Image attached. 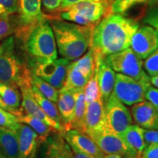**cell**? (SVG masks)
<instances>
[{
	"instance_id": "c3c4849f",
	"label": "cell",
	"mask_w": 158,
	"mask_h": 158,
	"mask_svg": "<svg viewBox=\"0 0 158 158\" xmlns=\"http://www.w3.org/2000/svg\"><path fill=\"white\" fill-rule=\"evenodd\" d=\"M124 158H135V157H124Z\"/></svg>"
},
{
	"instance_id": "ab89813d",
	"label": "cell",
	"mask_w": 158,
	"mask_h": 158,
	"mask_svg": "<svg viewBox=\"0 0 158 158\" xmlns=\"http://www.w3.org/2000/svg\"><path fill=\"white\" fill-rule=\"evenodd\" d=\"M45 8L48 11H55L61 7L62 0H41Z\"/></svg>"
},
{
	"instance_id": "52a82bcc",
	"label": "cell",
	"mask_w": 158,
	"mask_h": 158,
	"mask_svg": "<svg viewBox=\"0 0 158 158\" xmlns=\"http://www.w3.org/2000/svg\"><path fill=\"white\" fill-rule=\"evenodd\" d=\"M70 63V60L62 57L48 62H39L30 59L29 68L31 74L39 77L58 90H60L66 80L68 68Z\"/></svg>"
},
{
	"instance_id": "44dd1931",
	"label": "cell",
	"mask_w": 158,
	"mask_h": 158,
	"mask_svg": "<svg viewBox=\"0 0 158 158\" xmlns=\"http://www.w3.org/2000/svg\"><path fill=\"white\" fill-rule=\"evenodd\" d=\"M143 128L136 124H132L121 136L135 158H141L144 149L147 147L143 138Z\"/></svg>"
},
{
	"instance_id": "74e56055",
	"label": "cell",
	"mask_w": 158,
	"mask_h": 158,
	"mask_svg": "<svg viewBox=\"0 0 158 158\" xmlns=\"http://www.w3.org/2000/svg\"><path fill=\"white\" fill-rule=\"evenodd\" d=\"M143 138L146 144L158 143V130L155 129H143Z\"/></svg>"
},
{
	"instance_id": "7bdbcfd3",
	"label": "cell",
	"mask_w": 158,
	"mask_h": 158,
	"mask_svg": "<svg viewBox=\"0 0 158 158\" xmlns=\"http://www.w3.org/2000/svg\"><path fill=\"white\" fill-rule=\"evenodd\" d=\"M0 108H3V109L7 110V111H9L10 113L14 114V115H15L16 116H20V114L18 113L17 111H15V110H13V108H10L9 106H7V105L6 104L5 102H4V100H2V98H1V96H0Z\"/></svg>"
},
{
	"instance_id": "603a6c76",
	"label": "cell",
	"mask_w": 158,
	"mask_h": 158,
	"mask_svg": "<svg viewBox=\"0 0 158 158\" xmlns=\"http://www.w3.org/2000/svg\"><path fill=\"white\" fill-rule=\"evenodd\" d=\"M17 118L19 122L27 124L36 132L39 136L40 143H43L51 134L59 132L40 118L29 114H23L21 116H17Z\"/></svg>"
},
{
	"instance_id": "ba28073f",
	"label": "cell",
	"mask_w": 158,
	"mask_h": 158,
	"mask_svg": "<svg viewBox=\"0 0 158 158\" xmlns=\"http://www.w3.org/2000/svg\"><path fill=\"white\" fill-rule=\"evenodd\" d=\"M133 124L130 110L112 92L104 105V125L121 137Z\"/></svg>"
},
{
	"instance_id": "ffe728a7",
	"label": "cell",
	"mask_w": 158,
	"mask_h": 158,
	"mask_svg": "<svg viewBox=\"0 0 158 158\" xmlns=\"http://www.w3.org/2000/svg\"><path fill=\"white\" fill-rule=\"evenodd\" d=\"M56 105L62 118L64 132L68 131L70 129V124L72 123L74 118L76 106L75 93L70 91L59 90Z\"/></svg>"
},
{
	"instance_id": "d4e9b609",
	"label": "cell",
	"mask_w": 158,
	"mask_h": 158,
	"mask_svg": "<svg viewBox=\"0 0 158 158\" xmlns=\"http://www.w3.org/2000/svg\"><path fill=\"white\" fill-rule=\"evenodd\" d=\"M0 96L10 108L22 115L23 113L21 108V94L19 88L16 86L6 84L0 81Z\"/></svg>"
},
{
	"instance_id": "83f0119b",
	"label": "cell",
	"mask_w": 158,
	"mask_h": 158,
	"mask_svg": "<svg viewBox=\"0 0 158 158\" xmlns=\"http://www.w3.org/2000/svg\"><path fill=\"white\" fill-rule=\"evenodd\" d=\"M158 4V0H113L110 4V13L124 15L130 8L138 5H148L149 6Z\"/></svg>"
},
{
	"instance_id": "4316f807",
	"label": "cell",
	"mask_w": 158,
	"mask_h": 158,
	"mask_svg": "<svg viewBox=\"0 0 158 158\" xmlns=\"http://www.w3.org/2000/svg\"><path fill=\"white\" fill-rule=\"evenodd\" d=\"M76 106H75L74 118L70 124V129H76L84 133V119L86 114V103L85 101L84 91L75 93Z\"/></svg>"
},
{
	"instance_id": "9c48e42d",
	"label": "cell",
	"mask_w": 158,
	"mask_h": 158,
	"mask_svg": "<svg viewBox=\"0 0 158 158\" xmlns=\"http://www.w3.org/2000/svg\"><path fill=\"white\" fill-rule=\"evenodd\" d=\"M150 81H139L131 77L116 73L113 93L124 105L132 106L145 100V92Z\"/></svg>"
},
{
	"instance_id": "9a60e30c",
	"label": "cell",
	"mask_w": 158,
	"mask_h": 158,
	"mask_svg": "<svg viewBox=\"0 0 158 158\" xmlns=\"http://www.w3.org/2000/svg\"><path fill=\"white\" fill-rule=\"evenodd\" d=\"M62 133L70 147L76 148L79 151L96 158H104L106 155L95 142L84 132L76 129H71Z\"/></svg>"
},
{
	"instance_id": "1f68e13d",
	"label": "cell",
	"mask_w": 158,
	"mask_h": 158,
	"mask_svg": "<svg viewBox=\"0 0 158 158\" xmlns=\"http://www.w3.org/2000/svg\"><path fill=\"white\" fill-rule=\"evenodd\" d=\"M15 31L13 24L8 15H0V43L12 36Z\"/></svg>"
},
{
	"instance_id": "8fae6325",
	"label": "cell",
	"mask_w": 158,
	"mask_h": 158,
	"mask_svg": "<svg viewBox=\"0 0 158 158\" xmlns=\"http://www.w3.org/2000/svg\"><path fill=\"white\" fill-rule=\"evenodd\" d=\"M19 24L21 34L28 37L37 25L45 21L41 10V0H19Z\"/></svg>"
},
{
	"instance_id": "681fc988",
	"label": "cell",
	"mask_w": 158,
	"mask_h": 158,
	"mask_svg": "<svg viewBox=\"0 0 158 158\" xmlns=\"http://www.w3.org/2000/svg\"><path fill=\"white\" fill-rule=\"evenodd\" d=\"M157 130H158V129H157Z\"/></svg>"
},
{
	"instance_id": "bcb514c9",
	"label": "cell",
	"mask_w": 158,
	"mask_h": 158,
	"mask_svg": "<svg viewBox=\"0 0 158 158\" xmlns=\"http://www.w3.org/2000/svg\"><path fill=\"white\" fill-rule=\"evenodd\" d=\"M36 151H37V149L35 150V151L31 153V155H29L27 158H36Z\"/></svg>"
},
{
	"instance_id": "d6a6232c",
	"label": "cell",
	"mask_w": 158,
	"mask_h": 158,
	"mask_svg": "<svg viewBox=\"0 0 158 158\" xmlns=\"http://www.w3.org/2000/svg\"><path fill=\"white\" fill-rule=\"evenodd\" d=\"M84 93L86 103H88V102L93 100L94 99H95L100 94L94 73L93 76H92V78L89 80L86 86H85Z\"/></svg>"
},
{
	"instance_id": "f6af8a7d",
	"label": "cell",
	"mask_w": 158,
	"mask_h": 158,
	"mask_svg": "<svg viewBox=\"0 0 158 158\" xmlns=\"http://www.w3.org/2000/svg\"><path fill=\"white\" fill-rule=\"evenodd\" d=\"M104 158H124V157L120 155L113 154V155H106Z\"/></svg>"
},
{
	"instance_id": "5bb4252c",
	"label": "cell",
	"mask_w": 158,
	"mask_h": 158,
	"mask_svg": "<svg viewBox=\"0 0 158 158\" xmlns=\"http://www.w3.org/2000/svg\"><path fill=\"white\" fill-rule=\"evenodd\" d=\"M94 75L96 76L99 90L105 105L113 92L115 84L116 73L106 62L104 56L100 54H94Z\"/></svg>"
},
{
	"instance_id": "f546056e",
	"label": "cell",
	"mask_w": 158,
	"mask_h": 158,
	"mask_svg": "<svg viewBox=\"0 0 158 158\" xmlns=\"http://www.w3.org/2000/svg\"><path fill=\"white\" fill-rule=\"evenodd\" d=\"M31 84L36 86L43 96L54 103H56L59 98V90L54 87L48 82L32 74H31Z\"/></svg>"
},
{
	"instance_id": "6da1fadb",
	"label": "cell",
	"mask_w": 158,
	"mask_h": 158,
	"mask_svg": "<svg viewBox=\"0 0 158 158\" xmlns=\"http://www.w3.org/2000/svg\"><path fill=\"white\" fill-rule=\"evenodd\" d=\"M139 27L135 20L110 13L94 26L90 47L94 54L104 57L119 52L130 48L132 37Z\"/></svg>"
},
{
	"instance_id": "d6986e66",
	"label": "cell",
	"mask_w": 158,
	"mask_h": 158,
	"mask_svg": "<svg viewBox=\"0 0 158 158\" xmlns=\"http://www.w3.org/2000/svg\"><path fill=\"white\" fill-rule=\"evenodd\" d=\"M17 133L19 138V158H27L37 149L40 143L39 136L32 128L21 122Z\"/></svg>"
},
{
	"instance_id": "f1b7e54d",
	"label": "cell",
	"mask_w": 158,
	"mask_h": 158,
	"mask_svg": "<svg viewBox=\"0 0 158 158\" xmlns=\"http://www.w3.org/2000/svg\"><path fill=\"white\" fill-rule=\"evenodd\" d=\"M73 62L78 70L86 78H87L89 80L92 78L94 73L95 59H94V51L91 47L84 56L73 61Z\"/></svg>"
},
{
	"instance_id": "60d3db41",
	"label": "cell",
	"mask_w": 158,
	"mask_h": 158,
	"mask_svg": "<svg viewBox=\"0 0 158 158\" xmlns=\"http://www.w3.org/2000/svg\"><path fill=\"white\" fill-rule=\"evenodd\" d=\"M101 1V0H62V4H61V8L62 10H65L70 8L73 5H76L77 3L81 2H98Z\"/></svg>"
},
{
	"instance_id": "cb8c5ba5",
	"label": "cell",
	"mask_w": 158,
	"mask_h": 158,
	"mask_svg": "<svg viewBox=\"0 0 158 158\" xmlns=\"http://www.w3.org/2000/svg\"><path fill=\"white\" fill-rule=\"evenodd\" d=\"M88 81L89 79L78 70L74 62H70L68 65L64 84L60 90L70 91L74 93L84 91Z\"/></svg>"
},
{
	"instance_id": "4dcf8cb0",
	"label": "cell",
	"mask_w": 158,
	"mask_h": 158,
	"mask_svg": "<svg viewBox=\"0 0 158 158\" xmlns=\"http://www.w3.org/2000/svg\"><path fill=\"white\" fill-rule=\"evenodd\" d=\"M19 125L20 122L18 121L16 116L0 108V126L17 130Z\"/></svg>"
},
{
	"instance_id": "8d00e7d4",
	"label": "cell",
	"mask_w": 158,
	"mask_h": 158,
	"mask_svg": "<svg viewBox=\"0 0 158 158\" xmlns=\"http://www.w3.org/2000/svg\"><path fill=\"white\" fill-rule=\"evenodd\" d=\"M145 100L152 104L158 110V89L150 85L147 88L144 95Z\"/></svg>"
},
{
	"instance_id": "b9f144b4",
	"label": "cell",
	"mask_w": 158,
	"mask_h": 158,
	"mask_svg": "<svg viewBox=\"0 0 158 158\" xmlns=\"http://www.w3.org/2000/svg\"><path fill=\"white\" fill-rule=\"evenodd\" d=\"M73 151V154L74 158H96L93 157V156L88 155V154L83 152L79 151L78 149H76L74 147H70Z\"/></svg>"
},
{
	"instance_id": "f35d334b",
	"label": "cell",
	"mask_w": 158,
	"mask_h": 158,
	"mask_svg": "<svg viewBox=\"0 0 158 158\" xmlns=\"http://www.w3.org/2000/svg\"><path fill=\"white\" fill-rule=\"evenodd\" d=\"M141 158H158V143L147 145L144 149Z\"/></svg>"
},
{
	"instance_id": "5b68a950",
	"label": "cell",
	"mask_w": 158,
	"mask_h": 158,
	"mask_svg": "<svg viewBox=\"0 0 158 158\" xmlns=\"http://www.w3.org/2000/svg\"><path fill=\"white\" fill-rule=\"evenodd\" d=\"M110 0L81 2L63 10L61 19L82 26H95L106 15L110 6Z\"/></svg>"
},
{
	"instance_id": "4fadbf2b",
	"label": "cell",
	"mask_w": 158,
	"mask_h": 158,
	"mask_svg": "<svg viewBox=\"0 0 158 158\" xmlns=\"http://www.w3.org/2000/svg\"><path fill=\"white\" fill-rule=\"evenodd\" d=\"M19 87L21 94V108L23 113L40 118L57 131L63 133L64 128L62 126L49 118L37 102L33 94L31 79L23 81Z\"/></svg>"
},
{
	"instance_id": "7dc6e473",
	"label": "cell",
	"mask_w": 158,
	"mask_h": 158,
	"mask_svg": "<svg viewBox=\"0 0 158 158\" xmlns=\"http://www.w3.org/2000/svg\"><path fill=\"white\" fill-rule=\"evenodd\" d=\"M0 158H5V157H3V155H2V154H1V153H0Z\"/></svg>"
},
{
	"instance_id": "836d02e7",
	"label": "cell",
	"mask_w": 158,
	"mask_h": 158,
	"mask_svg": "<svg viewBox=\"0 0 158 158\" xmlns=\"http://www.w3.org/2000/svg\"><path fill=\"white\" fill-rule=\"evenodd\" d=\"M142 65L147 75L150 77L158 74V48L144 59Z\"/></svg>"
},
{
	"instance_id": "30bf717a",
	"label": "cell",
	"mask_w": 158,
	"mask_h": 158,
	"mask_svg": "<svg viewBox=\"0 0 158 158\" xmlns=\"http://www.w3.org/2000/svg\"><path fill=\"white\" fill-rule=\"evenodd\" d=\"M86 134L92 138L105 155H120L123 157L134 156L123 139L117 134L110 131L106 126L94 129Z\"/></svg>"
},
{
	"instance_id": "7c38bea8",
	"label": "cell",
	"mask_w": 158,
	"mask_h": 158,
	"mask_svg": "<svg viewBox=\"0 0 158 158\" xmlns=\"http://www.w3.org/2000/svg\"><path fill=\"white\" fill-rule=\"evenodd\" d=\"M130 46L141 60L145 59L158 48V31L149 25L139 27L132 37Z\"/></svg>"
},
{
	"instance_id": "7402d4cb",
	"label": "cell",
	"mask_w": 158,
	"mask_h": 158,
	"mask_svg": "<svg viewBox=\"0 0 158 158\" xmlns=\"http://www.w3.org/2000/svg\"><path fill=\"white\" fill-rule=\"evenodd\" d=\"M0 153L5 158H19L17 130L0 126Z\"/></svg>"
},
{
	"instance_id": "7a4b0ae2",
	"label": "cell",
	"mask_w": 158,
	"mask_h": 158,
	"mask_svg": "<svg viewBox=\"0 0 158 158\" xmlns=\"http://www.w3.org/2000/svg\"><path fill=\"white\" fill-rule=\"evenodd\" d=\"M49 22L54 31L57 51L62 58L75 61L88 51L93 26L79 25L62 19Z\"/></svg>"
},
{
	"instance_id": "e575fe53",
	"label": "cell",
	"mask_w": 158,
	"mask_h": 158,
	"mask_svg": "<svg viewBox=\"0 0 158 158\" xmlns=\"http://www.w3.org/2000/svg\"><path fill=\"white\" fill-rule=\"evenodd\" d=\"M143 22L154 27L158 31V4L150 6L143 17Z\"/></svg>"
},
{
	"instance_id": "2e32d148",
	"label": "cell",
	"mask_w": 158,
	"mask_h": 158,
	"mask_svg": "<svg viewBox=\"0 0 158 158\" xmlns=\"http://www.w3.org/2000/svg\"><path fill=\"white\" fill-rule=\"evenodd\" d=\"M133 122L143 129H158V110L147 100L132 106Z\"/></svg>"
},
{
	"instance_id": "484cf974",
	"label": "cell",
	"mask_w": 158,
	"mask_h": 158,
	"mask_svg": "<svg viewBox=\"0 0 158 158\" xmlns=\"http://www.w3.org/2000/svg\"><path fill=\"white\" fill-rule=\"evenodd\" d=\"M31 86H32V92L35 100L39 104V106H40V108H42V110L44 111V113L49 118L57 122L58 124H61L63 127L62 118H61L60 114L59 112L56 103H54L43 96L34 85L31 84Z\"/></svg>"
},
{
	"instance_id": "d590c367",
	"label": "cell",
	"mask_w": 158,
	"mask_h": 158,
	"mask_svg": "<svg viewBox=\"0 0 158 158\" xmlns=\"http://www.w3.org/2000/svg\"><path fill=\"white\" fill-rule=\"evenodd\" d=\"M19 0H0V15H11L18 10Z\"/></svg>"
},
{
	"instance_id": "ac0fdd59",
	"label": "cell",
	"mask_w": 158,
	"mask_h": 158,
	"mask_svg": "<svg viewBox=\"0 0 158 158\" xmlns=\"http://www.w3.org/2000/svg\"><path fill=\"white\" fill-rule=\"evenodd\" d=\"M104 124V102L101 94L86 103L84 119V133L92 131Z\"/></svg>"
},
{
	"instance_id": "3957f363",
	"label": "cell",
	"mask_w": 158,
	"mask_h": 158,
	"mask_svg": "<svg viewBox=\"0 0 158 158\" xmlns=\"http://www.w3.org/2000/svg\"><path fill=\"white\" fill-rule=\"evenodd\" d=\"M30 79V69L18 56L14 37L4 40L0 43V81L19 87L23 81Z\"/></svg>"
},
{
	"instance_id": "8992f818",
	"label": "cell",
	"mask_w": 158,
	"mask_h": 158,
	"mask_svg": "<svg viewBox=\"0 0 158 158\" xmlns=\"http://www.w3.org/2000/svg\"><path fill=\"white\" fill-rule=\"evenodd\" d=\"M108 65L117 73L131 77L139 81H150V77L143 69V62L131 48L105 57Z\"/></svg>"
},
{
	"instance_id": "ee69618b",
	"label": "cell",
	"mask_w": 158,
	"mask_h": 158,
	"mask_svg": "<svg viewBox=\"0 0 158 158\" xmlns=\"http://www.w3.org/2000/svg\"><path fill=\"white\" fill-rule=\"evenodd\" d=\"M150 83H151V85L158 89V74L150 77Z\"/></svg>"
},
{
	"instance_id": "277c9868",
	"label": "cell",
	"mask_w": 158,
	"mask_h": 158,
	"mask_svg": "<svg viewBox=\"0 0 158 158\" xmlns=\"http://www.w3.org/2000/svg\"><path fill=\"white\" fill-rule=\"evenodd\" d=\"M27 49L33 60L48 62L57 59L56 40L48 21L45 20L31 31L27 37Z\"/></svg>"
},
{
	"instance_id": "e0dca14e",
	"label": "cell",
	"mask_w": 158,
	"mask_h": 158,
	"mask_svg": "<svg viewBox=\"0 0 158 158\" xmlns=\"http://www.w3.org/2000/svg\"><path fill=\"white\" fill-rule=\"evenodd\" d=\"M42 143V158H74L70 145L60 132L51 134Z\"/></svg>"
}]
</instances>
